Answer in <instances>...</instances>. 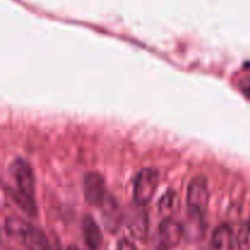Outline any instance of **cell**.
I'll list each match as a JSON object with an SVG mask.
<instances>
[{"label":"cell","mask_w":250,"mask_h":250,"mask_svg":"<svg viewBox=\"0 0 250 250\" xmlns=\"http://www.w3.org/2000/svg\"><path fill=\"white\" fill-rule=\"evenodd\" d=\"M22 243L26 246L27 250H51L50 243L44 232L32 225L24 234Z\"/></svg>","instance_id":"obj_10"},{"label":"cell","mask_w":250,"mask_h":250,"mask_svg":"<svg viewBox=\"0 0 250 250\" xmlns=\"http://www.w3.org/2000/svg\"><path fill=\"white\" fill-rule=\"evenodd\" d=\"M209 205V187L204 176H197L187 187V207L190 214L204 215Z\"/></svg>","instance_id":"obj_3"},{"label":"cell","mask_w":250,"mask_h":250,"mask_svg":"<svg viewBox=\"0 0 250 250\" xmlns=\"http://www.w3.org/2000/svg\"><path fill=\"white\" fill-rule=\"evenodd\" d=\"M238 87L241 89V92L246 95L247 98L250 99V76H247V77H243L238 83Z\"/></svg>","instance_id":"obj_14"},{"label":"cell","mask_w":250,"mask_h":250,"mask_svg":"<svg viewBox=\"0 0 250 250\" xmlns=\"http://www.w3.org/2000/svg\"><path fill=\"white\" fill-rule=\"evenodd\" d=\"M29 226H31V225H29L28 222L23 221V220L17 219V217H7V219L5 220L4 229L5 233H6L7 236L22 242L24 234L28 231Z\"/></svg>","instance_id":"obj_11"},{"label":"cell","mask_w":250,"mask_h":250,"mask_svg":"<svg viewBox=\"0 0 250 250\" xmlns=\"http://www.w3.org/2000/svg\"><path fill=\"white\" fill-rule=\"evenodd\" d=\"M209 250H210V249H209Z\"/></svg>","instance_id":"obj_17"},{"label":"cell","mask_w":250,"mask_h":250,"mask_svg":"<svg viewBox=\"0 0 250 250\" xmlns=\"http://www.w3.org/2000/svg\"><path fill=\"white\" fill-rule=\"evenodd\" d=\"M180 207V199L176 192L168 190L159 200V212L165 217H171L173 212H176Z\"/></svg>","instance_id":"obj_12"},{"label":"cell","mask_w":250,"mask_h":250,"mask_svg":"<svg viewBox=\"0 0 250 250\" xmlns=\"http://www.w3.org/2000/svg\"><path fill=\"white\" fill-rule=\"evenodd\" d=\"M233 231L229 225H220L214 231L210 243V250H233L234 248Z\"/></svg>","instance_id":"obj_7"},{"label":"cell","mask_w":250,"mask_h":250,"mask_svg":"<svg viewBox=\"0 0 250 250\" xmlns=\"http://www.w3.org/2000/svg\"><path fill=\"white\" fill-rule=\"evenodd\" d=\"M236 244L238 250H250V221L241 225L236 237Z\"/></svg>","instance_id":"obj_13"},{"label":"cell","mask_w":250,"mask_h":250,"mask_svg":"<svg viewBox=\"0 0 250 250\" xmlns=\"http://www.w3.org/2000/svg\"><path fill=\"white\" fill-rule=\"evenodd\" d=\"M83 190H84L85 200L90 205L98 207V205H102L103 202L106 199L104 178L97 172H89L84 176Z\"/></svg>","instance_id":"obj_4"},{"label":"cell","mask_w":250,"mask_h":250,"mask_svg":"<svg viewBox=\"0 0 250 250\" xmlns=\"http://www.w3.org/2000/svg\"><path fill=\"white\" fill-rule=\"evenodd\" d=\"M139 208H131L127 212L126 225L129 233L137 241L144 242L148 238L149 233V217L143 209Z\"/></svg>","instance_id":"obj_5"},{"label":"cell","mask_w":250,"mask_h":250,"mask_svg":"<svg viewBox=\"0 0 250 250\" xmlns=\"http://www.w3.org/2000/svg\"><path fill=\"white\" fill-rule=\"evenodd\" d=\"M65 250H78V249L76 248V247H67Z\"/></svg>","instance_id":"obj_16"},{"label":"cell","mask_w":250,"mask_h":250,"mask_svg":"<svg viewBox=\"0 0 250 250\" xmlns=\"http://www.w3.org/2000/svg\"><path fill=\"white\" fill-rule=\"evenodd\" d=\"M116 250H137L134 244L132 242H129L128 239H121V241L117 243Z\"/></svg>","instance_id":"obj_15"},{"label":"cell","mask_w":250,"mask_h":250,"mask_svg":"<svg viewBox=\"0 0 250 250\" xmlns=\"http://www.w3.org/2000/svg\"><path fill=\"white\" fill-rule=\"evenodd\" d=\"M159 185V173L154 168L146 167L139 171L133 185V200L136 204L146 207L153 200Z\"/></svg>","instance_id":"obj_2"},{"label":"cell","mask_w":250,"mask_h":250,"mask_svg":"<svg viewBox=\"0 0 250 250\" xmlns=\"http://www.w3.org/2000/svg\"><path fill=\"white\" fill-rule=\"evenodd\" d=\"M82 232L85 246L90 250H98L102 246L103 234L99 226L92 216H85L82 222Z\"/></svg>","instance_id":"obj_8"},{"label":"cell","mask_w":250,"mask_h":250,"mask_svg":"<svg viewBox=\"0 0 250 250\" xmlns=\"http://www.w3.org/2000/svg\"><path fill=\"white\" fill-rule=\"evenodd\" d=\"M10 173L14 180L15 189L11 197L15 204L29 216L37 215L34 202V175L32 166L24 159L17 158L10 166Z\"/></svg>","instance_id":"obj_1"},{"label":"cell","mask_w":250,"mask_h":250,"mask_svg":"<svg viewBox=\"0 0 250 250\" xmlns=\"http://www.w3.org/2000/svg\"><path fill=\"white\" fill-rule=\"evenodd\" d=\"M159 239L166 248H173L178 246L185 237V229L180 222L172 217H165L159 225Z\"/></svg>","instance_id":"obj_6"},{"label":"cell","mask_w":250,"mask_h":250,"mask_svg":"<svg viewBox=\"0 0 250 250\" xmlns=\"http://www.w3.org/2000/svg\"><path fill=\"white\" fill-rule=\"evenodd\" d=\"M103 221H104L105 229L111 233L119 231L121 225L122 216L119 210V205L115 200L105 199L103 202Z\"/></svg>","instance_id":"obj_9"}]
</instances>
